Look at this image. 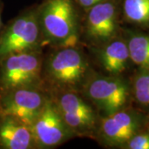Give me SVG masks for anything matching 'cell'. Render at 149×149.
Returning <instances> with one entry per match:
<instances>
[{
    "label": "cell",
    "mask_w": 149,
    "mask_h": 149,
    "mask_svg": "<svg viewBox=\"0 0 149 149\" xmlns=\"http://www.w3.org/2000/svg\"><path fill=\"white\" fill-rule=\"evenodd\" d=\"M43 57L42 81L48 94L80 91L93 71L81 49L75 47H54Z\"/></svg>",
    "instance_id": "1"
},
{
    "label": "cell",
    "mask_w": 149,
    "mask_h": 149,
    "mask_svg": "<svg viewBox=\"0 0 149 149\" xmlns=\"http://www.w3.org/2000/svg\"><path fill=\"white\" fill-rule=\"evenodd\" d=\"M80 10L74 0H43L37 13L45 44L53 47L77 46L81 32Z\"/></svg>",
    "instance_id": "2"
},
{
    "label": "cell",
    "mask_w": 149,
    "mask_h": 149,
    "mask_svg": "<svg viewBox=\"0 0 149 149\" xmlns=\"http://www.w3.org/2000/svg\"><path fill=\"white\" fill-rule=\"evenodd\" d=\"M81 94L96 109L100 116H107L128 106L131 87L120 75L102 74L94 70Z\"/></svg>",
    "instance_id": "3"
},
{
    "label": "cell",
    "mask_w": 149,
    "mask_h": 149,
    "mask_svg": "<svg viewBox=\"0 0 149 149\" xmlns=\"http://www.w3.org/2000/svg\"><path fill=\"white\" fill-rule=\"evenodd\" d=\"M37 6L23 11L3 28L0 34V58L12 53L42 51L45 42Z\"/></svg>",
    "instance_id": "4"
},
{
    "label": "cell",
    "mask_w": 149,
    "mask_h": 149,
    "mask_svg": "<svg viewBox=\"0 0 149 149\" xmlns=\"http://www.w3.org/2000/svg\"><path fill=\"white\" fill-rule=\"evenodd\" d=\"M49 95L75 137L95 139L100 114L81 92L61 91Z\"/></svg>",
    "instance_id": "5"
},
{
    "label": "cell",
    "mask_w": 149,
    "mask_h": 149,
    "mask_svg": "<svg viewBox=\"0 0 149 149\" xmlns=\"http://www.w3.org/2000/svg\"><path fill=\"white\" fill-rule=\"evenodd\" d=\"M42 51L23 52L0 58V92L26 86H42Z\"/></svg>",
    "instance_id": "6"
},
{
    "label": "cell",
    "mask_w": 149,
    "mask_h": 149,
    "mask_svg": "<svg viewBox=\"0 0 149 149\" xmlns=\"http://www.w3.org/2000/svg\"><path fill=\"white\" fill-rule=\"evenodd\" d=\"M147 117L131 107L107 116H100L95 139L107 148H121L134 134L143 130Z\"/></svg>",
    "instance_id": "7"
},
{
    "label": "cell",
    "mask_w": 149,
    "mask_h": 149,
    "mask_svg": "<svg viewBox=\"0 0 149 149\" xmlns=\"http://www.w3.org/2000/svg\"><path fill=\"white\" fill-rule=\"evenodd\" d=\"M80 38L92 47H100L117 37L118 3L117 0H104L85 11Z\"/></svg>",
    "instance_id": "8"
},
{
    "label": "cell",
    "mask_w": 149,
    "mask_h": 149,
    "mask_svg": "<svg viewBox=\"0 0 149 149\" xmlns=\"http://www.w3.org/2000/svg\"><path fill=\"white\" fill-rule=\"evenodd\" d=\"M48 92L41 86H26L0 92V114L32 126L42 111Z\"/></svg>",
    "instance_id": "9"
},
{
    "label": "cell",
    "mask_w": 149,
    "mask_h": 149,
    "mask_svg": "<svg viewBox=\"0 0 149 149\" xmlns=\"http://www.w3.org/2000/svg\"><path fill=\"white\" fill-rule=\"evenodd\" d=\"M31 129L37 149L55 148L75 138L50 95H48L42 111L32 124Z\"/></svg>",
    "instance_id": "10"
},
{
    "label": "cell",
    "mask_w": 149,
    "mask_h": 149,
    "mask_svg": "<svg viewBox=\"0 0 149 149\" xmlns=\"http://www.w3.org/2000/svg\"><path fill=\"white\" fill-rule=\"evenodd\" d=\"M92 51L99 64L109 74L120 75L131 61L126 41L118 37L100 47H92Z\"/></svg>",
    "instance_id": "11"
},
{
    "label": "cell",
    "mask_w": 149,
    "mask_h": 149,
    "mask_svg": "<svg viewBox=\"0 0 149 149\" xmlns=\"http://www.w3.org/2000/svg\"><path fill=\"white\" fill-rule=\"evenodd\" d=\"M0 148L37 149L31 127L17 118L0 114Z\"/></svg>",
    "instance_id": "12"
},
{
    "label": "cell",
    "mask_w": 149,
    "mask_h": 149,
    "mask_svg": "<svg viewBox=\"0 0 149 149\" xmlns=\"http://www.w3.org/2000/svg\"><path fill=\"white\" fill-rule=\"evenodd\" d=\"M131 61L140 69H149V36L131 34L126 41Z\"/></svg>",
    "instance_id": "13"
},
{
    "label": "cell",
    "mask_w": 149,
    "mask_h": 149,
    "mask_svg": "<svg viewBox=\"0 0 149 149\" xmlns=\"http://www.w3.org/2000/svg\"><path fill=\"white\" fill-rule=\"evenodd\" d=\"M131 94L139 106L149 111V69H140L133 76Z\"/></svg>",
    "instance_id": "14"
},
{
    "label": "cell",
    "mask_w": 149,
    "mask_h": 149,
    "mask_svg": "<svg viewBox=\"0 0 149 149\" xmlns=\"http://www.w3.org/2000/svg\"><path fill=\"white\" fill-rule=\"evenodd\" d=\"M123 13L127 21L139 25L149 24V0H124Z\"/></svg>",
    "instance_id": "15"
},
{
    "label": "cell",
    "mask_w": 149,
    "mask_h": 149,
    "mask_svg": "<svg viewBox=\"0 0 149 149\" xmlns=\"http://www.w3.org/2000/svg\"><path fill=\"white\" fill-rule=\"evenodd\" d=\"M122 148L149 149V133L140 131L134 134Z\"/></svg>",
    "instance_id": "16"
},
{
    "label": "cell",
    "mask_w": 149,
    "mask_h": 149,
    "mask_svg": "<svg viewBox=\"0 0 149 149\" xmlns=\"http://www.w3.org/2000/svg\"><path fill=\"white\" fill-rule=\"evenodd\" d=\"M102 1H104V0H74V2L80 7V9L84 11H86L92 6L95 5Z\"/></svg>",
    "instance_id": "17"
},
{
    "label": "cell",
    "mask_w": 149,
    "mask_h": 149,
    "mask_svg": "<svg viewBox=\"0 0 149 149\" xmlns=\"http://www.w3.org/2000/svg\"><path fill=\"white\" fill-rule=\"evenodd\" d=\"M3 4L2 0H0V30L2 28V12H3Z\"/></svg>",
    "instance_id": "18"
}]
</instances>
